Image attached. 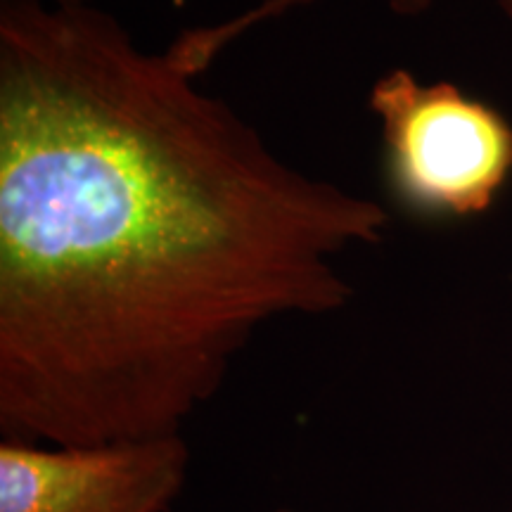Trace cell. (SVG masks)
<instances>
[{"label": "cell", "mask_w": 512, "mask_h": 512, "mask_svg": "<svg viewBox=\"0 0 512 512\" xmlns=\"http://www.w3.org/2000/svg\"><path fill=\"white\" fill-rule=\"evenodd\" d=\"M46 3L57 8H79V5H93V0H46Z\"/></svg>", "instance_id": "obj_5"}, {"label": "cell", "mask_w": 512, "mask_h": 512, "mask_svg": "<svg viewBox=\"0 0 512 512\" xmlns=\"http://www.w3.org/2000/svg\"><path fill=\"white\" fill-rule=\"evenodd\" d=\"M183 432L93 441H0V512H169L188 482Z\"/></svg>", "instance_id": "obj_3"}, {"label": "cell", "mask_w": 512, "mask_h": 512, "mask_svg": "<svg viewBox=\"0 0 512 512\" xmlns=\"http://www.w3.org/2000/svg\"><path fill=\"white\" fill-rule=\"evenodd\" d=\"M309 3H313V0H264V12L268 19H275ZM382 3L387 5L389 12L399 17H418L432 8V0H382Z\"/></svg>", "instance_id": "obj_4"}, {"label": "cell", "mask_w": 512, "mask_h": 512, "mask_svg": "<svg viewBox=\"0 0 512 512\" xmlns=\"http://www.w3.org/2000/svg\"><path fill=\"white\" fill-rule=\"evenodd\" d=\"M368 110L380 121L387 192L406 214L482 216L512 178L510 119L456 83L392 69L370 86Z\"/></svg>", "instance_id": "obj_2"}, {"label": "cell", "mask_w": 512, "mask_h": 512, "mask_svg": "<svg viewBox=\"0 0 512 512\" xmlns=\"http://www.w3.org/2000/svg\"><path fill=\"white\" fill-rule=\"evenodd\" d=\"M494 3L498 5V10H501L503 15L512 22V0H494Z\"/></svg>", "instance_id": "obj_6"}, {"label": "cell", "mask_w": 512, "mask_h": 512, "mask_svg": "<svg viewBox=\"0 0 512 512\" xmlns=\"http://www.w3.org/2000/svg\"><path fill=\"white\" fill-rule=\"evenodd\" d=\"M389 226L110 12L0 0L3 439L183 432L264 325L344 309Z\"/></svg>", "instance_id": "obj_1"}, {"label": "cell", "mask_w": 512, "mask_h": 512, "mask_svg": "<svg viewBox=\"0 0 512 512\" xmlns=\"http://www.w3.org/2000/svg\"><path fill=\"white\" fill-rule=\"evenodd\" d=\"M278 512H294V510H278Z\"/></svg>", "instance_id": "obj_7"}]
</instances>
